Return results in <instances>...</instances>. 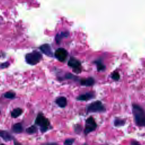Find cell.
Returning <instances> with one entry per match:
<instances>
[{
	"instance_id": "obj_1",
	"label": "cell",
	"mask_w": 145,
	"mask_h": 145,
	"mask_svg": "<svg viewBox=\"0 0 145 145\" xmlns=\"http://www.w3.org/2000/svg\"><path fill=\"white\" fill-rule=\"evenodd\" d=\"M132 113L135 124L139 127L145 126V111L139 105L132 104Z\"/></svg>"
},
{
	"instance_id": "obj_2",
	"label": "cell",
	"mask_w": 145,
	"mask_h": 145,
	"mask_svg": "<svg viewBox=\"0 0 145 145\" xmlns=\"http://www.w3.org/2000/svg\"><path fill=\"white\" fill-rule=\"evenodd\" d=\"M106 111L104 105L100 100H97L88 104L86 107V113H103Z\"/></svg>"
},
{
	"instance_id": "obj_3",
	"label": "cell",
	"mask_w": 145,
	"mask_h": 145,
	"mask_svg": "<svg viewBox=\"0 0 145 145\" xmlns=\"http://www.w3.org/2000/svg\"><path fill=\"white\" fill-rule=\"evenodd\" d=\"M35 124L40 127V131L42 133L46 131L49 129L50 122L49 120L41 113H39L35 120Z\"/></svg>"
},
{
	"instance_id": "obj_4",
	"label": "cell",
	"mask_w": 145,
	"mask_h": 145,
	"mask_svg": "<svg viewBox=\"0 0 145 145\" xmlns=\"http://www.w3.org/2000/svg\"><path fill=\"white\" fill-rule=\"evenodd\" d=\"M42 58V55L37 51H33L25 56V61L27 63L31 65H35L38 63Z\"/></svg>"
},
{
	"instance_id": "obj_5",
	"label": "cell",
	"mask_w": 145,
	"mask_h": 145,
	"mask_svg": "<svg viewBox=\"0 0 145 145\" xmlns=\"http://www.w3.org/2000/svg\"><path fill=\"white\" fill-rule=\"evenodd\" d=\"M97 123L95 119L92 117H89L86 120L85 127H84V134L88 135L91 132L93 131L97 128Z\"/></svg>"
},
{
	"instance_id": "obj_6",
	"label": "cell",
	"mask_w": 145,
	"mask_h": 145,
	"mask_svg": "<svg viewBox=\"0 0 145 145\" xmlns=\"http://www.w3.org/2000/svg\"><path fill=\"white\" fill-rule=\"evenodd\" d=\"M68 66L73 69V71L78 74L82 71V66L80 62L74 57L70 58L68 61Z\"/></svg>"
},
{
	"instance_id": "obj_7",
	"label": "cell",
	"mask_w": 145,
	"mask_h": 145,
	"mask_svg": "<svg viewBox=\"0 0 145 145\" xmlns=\"http://www.w3.org/2000/svg\"><path fill=\"white\" fill-rule=\"evenodd\" d=\"M68 53L67 50L63 48H60L57 49L54 53V56L56 58L61 62H63L67 58Z\"/></svg>"
},
{
	"instance_id": "obj_8",
	"label": "cell",
	"mask_w": 145,
	"mask_h": 145,
	"mask_svg": "<svg viewBox=\"0 0 145 145\" xmlns=\"http://www.w3.org/2000/svg\"><path fill=\"white\" fill-rule=\"evenodd\" d=\"M94 97H95L94 93L92 92H88L79 95L76 97V100L79 101H88L93 99Z\"/></svg>"
},
{
	"instance_id": "obj_9",
	"label": "cell",
	"mask_w": 145,
	"mask_h": 145,
	"mask_svg": "<svg viewBox=\"0 0 145 145\" xmlns=\"http://www.w3.org/2000/svg\"><path fill=\"white\" fill-rule=\"evenodd\" d=\"M40 49L45 55L49 56V57H52V56H53L52 50L49 44H45L42 45L40 47Z\"/></svg>"
},
{
	"instance_id": "obj_10",
	"label": "cell",
	"mask_w": 145,
	"mask_h": 145,
	"mask_svg": "<svg viewBox=\"0 0 145 145\" xmlns=\"http://www.w3.org/2000/svg\"><path fill=\"white\" fill-rule=\"evenodd\" d=\"M95 83V79L92 77H88L87 78H83L80 80V83L82 86L89 87L93 86Z\"/></svg>"
},
{
	"instance_id": "obj_11",
	"label": "cell",
	"mask_w": 145,
	"mask_h": 145,
	"mask_svg": "<svg viewBox=\"0 0 145 145\" xmlns=\"http://www.w3.org/2000/svg\"><path fill=\"white\" fill-rule=\"evenodd\" d=\"M0 137L6 142L13 139V137L8 131L5 130H0Z\"/></svg>"
},
{
	"instance_id": "obj_12",
	"label": "cell",
	"mask_w": 145,
	"mask_h": 145,
	"mask_svg": "<svg viewBox=\"0 0 145 145\" xmlns=\"http://www.w3.org/2000/svg\"><path fill=\"white\" fill-rule=\"evenodd\" d=\"M56 103L61 108H65L67 105V99L65 97L61 96L56 100Z\"/></svg>"
},
{
	"instance_id": "obj_13",
	"label": "cell",
	"mask_w": 145,
	"mask_h": 145,
	"mask_svg": "<svg viewBox=\"0 0 145 145\" xmlns=\"http://www.w3.org/2000/svg\"><path fill=\"white\" fill-rule=\"evenodd\" d=\"M94 63L97 66V70L98 71H105L106 67L105 65L103 64L102 61L101 59H97L94 61Z\"/></svg>"
},
{
	"instance_id": "obj_14",
	"label": "cell",
	"mask_w": 145,
	"mask_h": 145,
	"mask_svg": "<svg viewBox=\"0 0 145 145\" xmlns=\"http://www.w3.org/2000/svg\"><path fill=\"white\" fill-rule=\"evenodd\" d=\"M12 131L15 133H20L23 131V127L20 123H16L12 126Z\"/></svg>"
},
{
	"instance_id": "obj_15",
	"label": "cell",
	"mask_w": 145,
	"mask_h": 145,
	"mask_svg": "<svg viewBox=\"0 0 145 145\" xmlns=\"http://www.w3.org/2000/svg\"><path fill=\"white\" fill-rule=\"evenodd\" d=\"M23 113V110L21 108H17L13 109L11 112V116L12 118H17L20 116Z\"/></svg>"
},
{
	"instance_id": "obj_16",
	"label": "cell",
	"mask_w": 145,
	"mask_h": 145,
	"mask_svg": "<svg viewBox=\"0 0 145 145\" xmlns=\"http://www.w3.org/2000/svg\"><path fill=\"white\" fill-rule=\"evenodd\" d=\"M126 123L125 120L120 118H116L114 120V125L116 127H120L125 125Z\"/></svg>"
},
{
	"instance_id": "obj_17",
	"label": "cell",
	"mask_w": 145,
	"mask_h": 145,
	"mask_svg": "<svg viewBox=\"0 0 145 145\" xmlns=\"http://www.w3.org/2000/svg\"><path fill=\"white\" fill-rule=\"evenodd\" d=\"M68 35H69V33H67V32H62L60 33L57 34L56 35V40L57 43L59 44L62 38L67 37Z\"/></svg>"
},
{
	"instance_id": "obj_18",
	"label": "cell",
	"mask_w": 145,
	"mask_h": 145,
	"mask_svg": "<svg viewBox=\"0 0 145 145\" xmlns=\"http://www.w3.org/2000/svg\"><path fill=\"white\" fill-rule=\"evenodd\" d=\"M25 131L29 134H33L37 131V128L35 125H32L31 126L27 128Z\"/></svg>"
},
{
	"instance_id": "obj_19",
	"label": "cell",
	"mask_w": 145,
	"mask_h": 145,
	"mask_svg": "<svg viewBox=\"0 0 145 145\" xmlns=\"http://www.w3.org/2000/svg\"><path fill=\"white\" fill-rule=\"evenodd\" d=\"M111 78L113 80H114L115 81H118L120 79V75L118 72L114 71L111 74Z\"/></svg>"
},
{
	"instance_id": "obj_20",
	"label": "cell",
	"mask_w": 145,
	"mask_h": 145,
	"mask_svg": "<svg viewBox=\"0 0 145 145\" xmlns=\"http://www.w3.org/2000/svg\"><path fill=\"white\" fill-rule=\"evenodd\" d=\"M4 97L6 99H12L15 97V93L13 92H7L4 94Z\"/></svg>"
},
{
	"instance_id": "obj_21",
	"label": "cell",
	"mask_w": 145,
	"mask_h": 145,
	"mask_svg": "<svg viewBox=\"0 0 145 145\" xmlns=\"http://www.w3.org/2000/svg\"><path fill=\"white\" fill-rule=\"evenodd\" d=\"M65 78L67 79H74V80H76V79H78V78L70 73H67L65 75Z\"/></svg>"
},
{
	"instance_id": "obj_22",
	"label": "cell",
	"mask_w": 145,
	"mask_h": 145,
	"mask_svg": "<svg viewBox=\"0 0 145 145\" xmlns=\"http://www.w3.org/2000/svg\"><path fill=\"white\" fill-rule=\"evenodd\" d=\"M74 142V139H67L64 142V145H72Z\"/></svg>"
},
{
	"instance_id": "obj_23",
	"label": "cell",
	"mask_w": 145,
	"mask_h": 145,
	"mask_svg": "<svg viewBox=\"0 0 145 145\" xmlns=\"http://www.w3.org/2000/svg\"><path fill=\"white\" fill-rule=\"evenodd\" d=\"M9 66V63L7 62H4V63H2L0 65V67L1 69H5V68H6L8 66Z\"/></svg>"
},
{
	"instance_id": "obj_24",
	"label": "cell",
	"mask_w": 145,
	"mask_h": 145,
	"mask_svg": "<svg viewBox=\"0 0 145 145\" xmlns=\"http://www.w3.org/2000/svg\"><path fill=\"white\" fill-rule=\"evenodd\" d=\"M130 145H141L138 141L135 140H132L130 142Z\"/></svg>"
},
{
	"instance_id": "obj_25",
	"label": "cell",
	"mask_w": 145,
	"mask_h": 145,
	"mask_svg": "<svg viewBox=\"0 0 145 145\" xmlns=\"http://www.w3.org/2000/svg\"><path fill=\"white\" fill-rule=\"evenodd\" d=\"M42 145H58V144H57V143H54V142H49V143H45Z\"/></svg>"
},
{
	"instance_id": "obj_26",
	"label": "cell",
	"mask_w": 145,
	"mask_h": 145,
	"mask_svg": "<svg viewBox=\"0 0 145 145\" xmlns=\"http://www.w3.org/2000/svg\"><path fill=\"white\" fill-rule=\"evenodd\" d=\"M14 144H15V145H21L19 142H15V141H14Z\"/></svg>"
},
{
	"instance_id": "obj_27",
	"label": "cell",
	"mask_w": 145,
	"mask_h": 145,
	"mask_svg": "<svg viewBox=\"0 0 145 145\" xmlns=\"http://www.w3.org/2000/svg\"><path fill=\"white\" fill-rule=\"evenodd\" d=\"M83 145H88L87 143H84Z\"/></svg>"
},
{
	"instance_id": "obj_28",
	"label": "cell",
	"mask_w": 145,
	"mask_h": 145,
	"mask_svg": "<svg viewBox=\"0 0 145 145\" xmlns=\"http://www.w3.org/2000/svg\"><path fill=\"white\" fill-rule=\"evenodd\" d=\"M0 145H5V144H0Z\"/></svg>"
}]
</instances>
